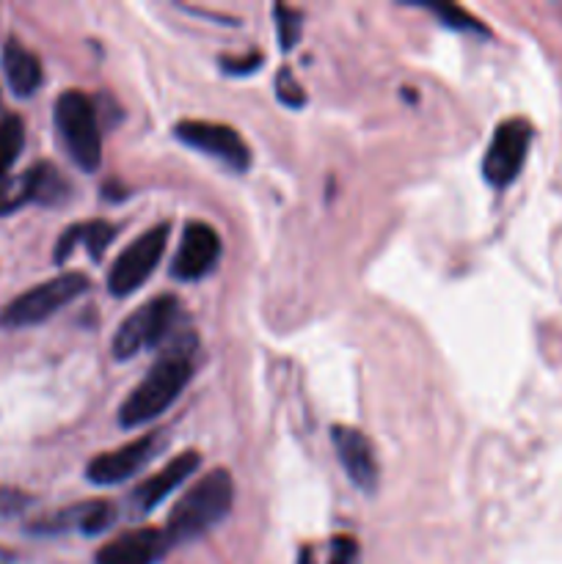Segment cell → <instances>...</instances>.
Here are the masks:
<instances>
[{"instance_id": "6da1fadb", "label": "cell", "mask_w": 562, "mask_h": 564, "mask_svg": "<svg viewBox=\"0 0 562 564\" xmlns=\"http://www.w3.org/2000/svg\"><path fill=\"white\" fill-rule=\"evenodd\" d=\"M191 345L196 347V339L187 345H176L174 350L163 352L149 369L147 378L132 389V394L121 402L119 408V424L125 430L143 427V424L154 422L160 413L169 411L176 402V397L185 391V386L193 378V361H191Z\"/></svg>"}, {"instance_id": "7a4b0ae2", "label": "cell", "mask_w": 562, "mask_h": 564, "mask_svg": "<svg viewBox=\"0 0 562 564\" xmlns=\"http://www.w3.org/2000/svg\"><path fill=\"white\" fill-rule=\"evenodd\" d=\"M231 501H235L231 474L226 468L204 474L171 510L169 527H165L169 543H191V540L204 538L209 529H215L229 516Z\"/></svg>"}, {"instance_id": "3957f363", "label": "cell", "mask_w": 562, "mask_h": 564, "mask_svg": "<svg viewBox=\"0 0 562 564\" xmlns=\"http://www.w3.org/2000/svg\"><path fill=\"white\" fill-rule=\"evenodd\" d=\"M55 127L72 163L83 171H97L102 163V130L97 108L83 91H64L55 99Z\"/></svg>"}, {"instance_id": "277c9868", "label": "cell", "mask_w": 562, "mask_h": 564, "mask_svg": "<svg viewBox=\"0 0 562 564\" xmlns=\"http://www.w3.org/2000/svg\"><path fill=\"white\" fill-rule=\"evenodd\" d=\"M88 292V275L83 273H61L55 279L44 281V284L33 286V290L17 295L9 306L0 312V325L3 328H28V325H39L58 314L61 308L69 306L80 295Z\"/></svg>"}, {"instance_id": "5b68a950", "label": "cell", "mask_w": 562, "mask_h": 564, "mask_svg": "<svg viewBox=\"0 0 562 564\" xmlns=\"http://www.w3.org/2000/svg\"><path fill=\"white\" fill-rule=\"evenodd\" d=\"M180 317V301L174 295H160L154 301L143 303L136 314L119 325L114 336V356L119 361L138 356L147 347H158L169 339Z\"/></svg>"}, {"instance_id": "8992f818", "label": "cell", "mask_w": 562, "mask_h": 564, "mask_svg": "<svg viewBox=\"0 0 562 564\" xmlns=\"http://www.w3.org/2000/svg\"><path fill=\"white\" fill-rule=\"evenodd\" d=\"M169 224L152 226V229L143 231L141 237H136V240L119 253V259L110 264L108 273L110 295L127 297L147 284V279L154 273L160 259H163L165 246H169Z\"/></svg>"}, {"instance_id": "52a82bcc", "label": "cell", "mask_w": 562, "mask_h": 564, "mask_svg": "<svg viewBox=\"0 0 562 564\" xmlns=\"http://www.w3.org/2000/svg\"><path fill=\"white\" fill-rule=\"evenodd\" d=\"M532 143V124L527 119H507L496 127L490 147L483 158V176L488 185L507 187L521 174Z\"/></svg>"}, {"instance_id": "ba28073f", "label": "cell", "mask_w": 562, "mask_h": 564, "mask_svg": "<svg viewBox=\"0 0 562 564\" xmlns=\"http://www.w3.org/2000/svg\"><path fill=\"white\" fill-rule=\"evenodd\" d=\"M174 135L180 138L185 147L198 149V152L209 154V158H218L220 163L229 165L231 171H246L248 165H251V149L242 141L240 132L229 124L187 119L174 127Z\"/></svg>"}, {"instance_id": "9c48e42d", "label": "cell", "mask_w": 562, "mask_h": 564, "mask_svg": "<svg viewBox=\"0 0 562 564\" xmlns=\"http://www.w3.org/2000/svg\"><path fill=\"white\" fill-rule=\"evenodd\" d=\"M165 446V430H154V433L143 435V438L132 441V444L119 446L114 452L97 455L86 468L88 482L94 485H119L136 477L143 466L154 460Z\"/></svg>"}, {"instance_id": "30bf717a", "label": "cell", "mask_w": 562, "mask_h": 564, "mask_svg": "<svg viewBox=\"0 0 562 564\" xmlns=\"http://www.w3.org/2000/svg\"><path fill=\"white\" fill-rule=\"evenodd\" d=\"M69 193L53 163H36L17 176L0 180V215L17 213L25 204H58Z\"/></svg>"}, {"instance_id": "8fae6325", "label": "cell", "mask_w": 562, "mask_h": 564, "mask_svg": "<svg viewBox=\"0 0 562 564\" xmlns=\"http://www.w3.org/2000/svg\"><path fill=\"white\" fill-rule=\"evenodd\" d=\"M220 259V237L213 226L193 220L185 226L176 257L171 262V273L180 281H198L218 268Z\"/></svg>"}, {"instance_id": "7c38bea8", "label": "cell", "mask_w": 562, "mask_h": 564, "mask_svg": "<svg viewBox=\"0 0 562 564\" xmlns=\"http://www.w3.org/2000/svg\"><path fill=\"white\" fill-rule=\"evenodd\" d=\"M331 441H334L336 457H339L342 468H345L347 477L353 479L361 494H375L380 479L378 457H375V446L361 430L345 427V424H336L331 430Z\"/></svg>"}, {"instance_id": "4fadbf2b", "label": "cell", "mask_w": 562, "mask_h": 564, "mask_svg": "<svg viewBox=\"0 0 562 564\" xmlns=\"http://www.w3.org/2000/svg\"><path fill=\"white\" fill-rule=\"evenodd\" d=\"M163 529L143 527L119 534L97 551V564H158L169 551Z\"/></svg>"}, {"instance_id": "5bb4252c", "label": "cell", "mask_w": 562, "mask_h": 564, "mask_svg": "<svg viewBox=\"0 0 562 564\" xmlns=\"http://www.w3.org/2000/svg\"><path fill=\"white\" fill-rule=\"evenodd\" d=\"M202 463V455L198 452H182V455L171 457V463H165L158 474H152L149 479H143L141 485L132 494V507L136 512H152L160 501L169 499L187 477H193V471Z\"/></svg>"}, {"instance_id": "9a60e30c", "label": "cell", "mask_w": 562, "mask_h": 564, "mask_svg": "<svg viewBox=\"0 0 562 564\" xmlns=\"http://www.w3.org/2000/svg\"><path fill=\"white\" fill-rule=\"evenodd\" d=\"M3 72L17 97H31L42 86V61L31 50L22 47L20 42H14V39L3 47Z\"/></svg>"}, {"instance_id": "2e32d148", "label": "cell", "mask_w": 562, "mask_h": 564, "mask_svg": "<svg viewBox=\"0 0 562 564\" xmlns=\"http://www.w3.org/2000/svg\"><path fill=\"white\" fill-rule=\"evenodd\" d=\"M116 226L108 224V220H88V224H75L58 237V246H55V262H66L75 251L77 242L88 248L91 259H99L105 253V248L114 242Z\"/></svg>"}, {"instance_id": "e0dca14e", "label": "cell", "mask_w": 562, "mask_h": 564, "mask_svg": "<svg viewBox=\"0 0 562 564\" xmlns=\"http://www.w3.org/2000/svg\"><path fill=\"white\" fill-rule=\"evenodd\" d=\"M116 521V510L108 501H86V505H75L72 510L61 512L53 521L44 527H53V532H64V529H77L83 534H99Z\"/></svg>"}, {"instance_id": "ac0fdd59", "label": "cell", "mask_w": 562, "mask_h": 564, "mask_svg": "<svg viewBox=\"0 0 562 564\" xmlns=\"http://www.w3.org/2000/svg\"><path fill=\"white\" fill-rule=\"evenodd\" d=\"M22 147H25V124L20 116H6L0 121V180L9 176L11 165L22 154Z\"/></svg>"}, {"instance_id": "d6986e66", "label": "cell", "mask_w": 562, "mask_h": 564, "mask_svg": "<svg viewBox=\"0 0 562 564\" xmlns=\"http://www.w3.org/2000/svg\"><path fill=\"white\" fill-rule=\"evenodd\" d=\"M422 9H428L430 14L439 17L446 28L452 31H461V33H485V25L479 20H474L466 9L455 3H419Z\"/></svg>"}, {"instance_id": "ffe728a7", "label": "cell", "mask_w": 562, "mask_h": 564, "mask_svg": "<svg viewBox=\"0 0 562 564\" xmlns=\"http://www.w3.org/2000/svg\"><path fill=\"white\" fill-rule=\"evenodd\" d=\"M273 14H275V33H279V47L292 50L298 44V39H301L303 17L298 14L295 9H290V6H281V3L275 6Z\"/></svg>"}, {"instance_id": "44dd1931", "label": "cell", "mask_w": 562, "mask_h": 564, "mask_svg": "<svg viewBox=\"0 0 562 564\" xmlns=\"http://www.w3.org/2000/svg\"><path fill=\"white\" fill-rule=\"evenodd\" d=\"M275 94H279L281 102L290 105V108H303V105H306V91H303L301 83L295 80L290 66H281L279 75H275Z\"/></svg>"}, {"instance_id": "7402d4cb", "label": "cell", "mask_w": 562, "mask_h": 564, "mask_svg": "<svg viewBox=\"0 0 562 564\" xmlns=\"http://www.w3.org/2000/svg\"><path fill=\"white\" fill-rule=\"evenodd\" d=\"M358 560V543L353 538H334L331 543V562L328 564H356Z\"/></svg>"}, {"instance_id": "603a6c76", "label": "cell", "mask_w": 562, "mask_h": 564, "mask_svg": "<svg viewBox=\"0 0 562 564\" xmlns=\"http://www.w3.org/2000/svg\"><path fill=\"white\" fill-rule=\"evenodd\" d=\"M262 61V53H251L246 55V58H220V66H224V72H229V75H251L253 69H259Z\"/></svg>"}, {"instance_id": "cb8c5ba5", "label": "cell", "mask_w": 562, "mask_h": 564, "mask_svg": "<svg viewBox=\"0 0 562 564\" xmlns=\"http://www.w3.org/2000/svg\"><path fill=\"white\" fill-rule=\"evenodd\" d=\"M301 564H312V549L301 551Z\"/></svg>"}]
</instances>
